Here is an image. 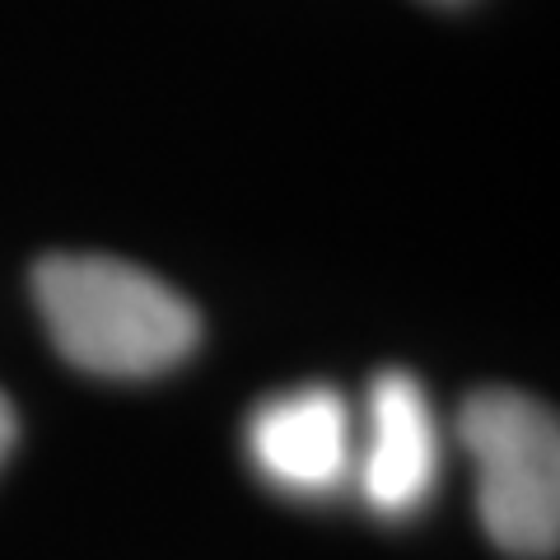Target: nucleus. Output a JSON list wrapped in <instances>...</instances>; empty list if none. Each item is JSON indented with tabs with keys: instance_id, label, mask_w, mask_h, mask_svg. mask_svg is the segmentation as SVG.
Listing matches in <instances>:
<instances>
[{
	"instance_id": "nucleus-1",
	"label": "nucleus",
	"mask_w": 560,
	"mask_h": 560,
	"mask_svg": "<svg viewBox=\"0 0 560 560\" xmlns=\"http://www.w3.org/2000/svg\"><path fill=\"white\" fill-rule=\"evenodd\" d=\"M51 346L103 378H154L201 341V313L154 271L108 253H51L33 267Z\"/></svg>"
},
{
	"instance_id": "nucleus-2",
	"label": "nucleus",
	"mask_w": 560,
	"mask_h": 560,
	"mask_svg": "<svg viewBox=\"0 0 560 560\" xmlns=\"http://www.w3.org/2000/svg\"><path fill=\"white\" fill-rule=\"evenodd\" d=\"M458 440L477 463L481 528L510 556H551L560 541V425L547 401L481 388L463 401Z\"/></svg>"
},
{
	"instance_id": "nucleus-3",
	"label": "nucleus",
	"mask_w": 560,
	"mask_h": 560,
	"mask_svg": "<svg viewBox=\"0 0 560 560\" xmlns=\"http://www.w3.org/2000/svg\"><path fill=\"white\" fill-rule=\"evenodd\" d=\"M360 500L383 518H411L440 481V425L420 378L378 370L364 397V444L355 448Z\"/></svg>"
},
{
	"instance_id": "nucleus-4",
	"label": "nucleus",
	"mask_w": 560,
	"mask_h": 560,
	"mask_svg": "<svg viewBox=\"0 0 560 560\" xmlns=\"http://www.w3.org/2000/svg\"><path fill=\"white\" fill-rule=\"evenodd\" d=\"M248 458L285 495L318 500L355 477V416L323 383L267 397L248 416Z\"/></svg>"
},
{
	"instance_id": "nucleus-5",
	"label": "nucleus",
	"mask_w": 560,
	"mask_h": 560,
	"mask_svg": "<svg viewBox=\"0 0 560 560\" xmlns=\"http://www.w3.org/2000/svg\"><path fill=\"white\" fill-rule=\"evenodd\" d=\"M14 440H20V420H14V407H10V397L0 393V463L10 458Z\"/></svg>"
},
{
	"instance_id": "nucleus-6",
	"label": "nucleus",
	"mask_w": 560,
	"mask_h": 560,
	"mask_svg": "<svg viewBox=\"0 0 560 560\" xmlns=\"http://www.w3.org/2000/svg\"><path fill=\"white\" fill-rule=\"evenodd\" d=\"M440 5H463V0H440Z\"/></svg>"
}]
</instances>
